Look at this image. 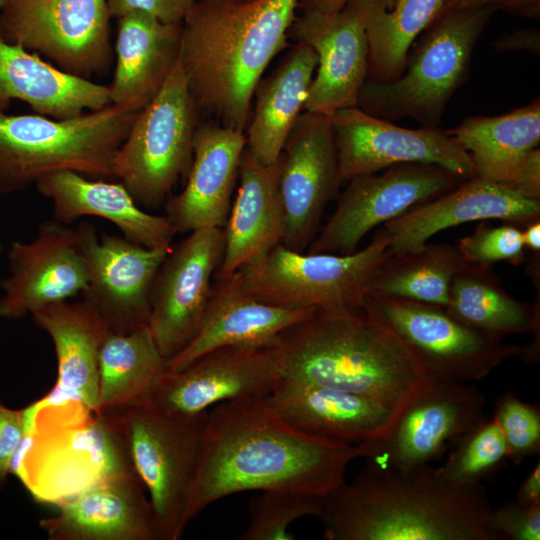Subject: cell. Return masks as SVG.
Returning a JSON list of instances; mask_svg holds the SVG:
<instances>
[{"instance_id": "6da1fadb", "label": "cell", "mask_w": 540, "mask_h": 540, "mask_svg": "<svg viewBox=\"0 0 540 540\" xmlns=\"http://www.w3.org/2000/svg\"><path fill=\"white\" fill-rule=\"evenodd\" d=\"M264 399L219 403L204 417L183 525L213 502L251 490L284 489L324 497L344 482L357 446L304 433Z\"/></svg>"}, {"instance_id": "7a4b0ae2", "label": "cell", "mask_w": 540, "mask_h": 540, "mask_svg": "<svg viewBox=\"0 0 540 540\" xmlns=\"http://www.w3.org/2000/svg\"><path fill=\"white\" fill-rule=\"evenodd\" d=\"M300 0H196L181 25L179 60L200 120L245 132L253 95L288 46Z\"/></svg>"}, {"instance_id": "3957f363", "label": "cell", "mask_w": 540, "mask_h": 540, "mask_svg": "<svg viewBox=\"0 0 540 540\" xmlns=\"http://www.w3.org/2000/svg\"><path fill=\"white\" fill-rule=\"evenodd\" d=\"M484 484L457 486L429 464L409 469L366 464L351 483L322 497L327 540H488Z\"/></svg>"}, {"instance_id": "277c9868", "label": "cell", "mask_w": 540, "mask_h": 540, "mask_svg": "<svg viewBox=\"0 0 540 540\" xmlns=\"http://www.w3.org/2000/svg\"><path fill=\"white\" fill-rule=\"evenodd\" d=\"M282 379L349 392L401 410L435 378L418 354L362 307L317 310L275 340Z\"/></svg>"}, {"instance_id": "5b68a950", "label": "cell", "mask_w": 540, "mask_h": 540, "mask_svg": "<svg viewBox=\"0 0 540 540\" xmlns=\"http://www.w3.org/2000/svg\"><path fill=\"white\" fill-rule=\"evenodd\" d=\"M495 11L494 6L442 11L412 44L400 76L366 80L358 107L388 121L411 118L438 127L468 77L473 50Z\"/></svg>"}, {"instance_id": "8992f818", "label": "cell", "mask_w": 540, "mask_h": 540, "mask_svg": "<svg viewBox=\"0 0 540 540\" xmlns=\"http://www.w3.org/2000/svg\"><path fill=\"white\" fill-rule=\"evenodd\" d=\"M135 115L113 104L60 120L0 109V192L28 189L58 170L113 177V158Z\"/></svg>"}, {"instance_id": "52a82bcc", "label": "cell", "mask_w": 540, "mask_h": 540, "mask_svg": "<svg viewBox=\"0 0 540 540\" xmlns=\"http://www.w3.org/2000/svg\"><path fill=\"white\" fill-rule=\"evenodd\" d=\"M391 255L381 226L371 241L350 254L296 252L278 244L236 272L258 300L289 308L333 311L361 308L368 286Z\"/></svg>"}, {"instance_id": "ba28073f", "label": "cell", "mask_w": 540, "mask_h": 540, "mask_svg": "<svg viewBox=\"0 0 540 540\" xmlns=\"http://www.w3.org/2000/svg\"><path fill=\"white\" fill-rule=\"evenodd\" d=\"M199 121L178 58L157 95L136 113L113 158V177L141 208H158L187 177Z\"/></svg>"}, {"instance_id": "9c48e42d", "label": "cell", "mask_w": 540, "mask_h": 540, "mask_svg": "<svg viewBox=\"0 0 540 540\" xmlns=\"http://www.w3.org/2000/svg\"><path fill=\"white\" fill-rule=\"evenodd\" d=\"M109 413L125 441L153 510L158 540H178L195 471L205 414L177 418L145 400Z\"/></svg>"}, {"instance_id": "30bf717a", "label": "cell", "mask_w": 540, "mask_h": 540, "mask_svg": "<svg viewBox=\"0 0 540 540\" xmlns=\"http://www.w3.org/2000/svg\"><path fill=\"white\" fill-rule=\"evenodd\" d=\"M362 308L395 331L437 380L478 381L522 352L471 329L441 306L367 293Z\"/></svg>"}, {"instance_id": "8fae6325", "label": "cell", "mask_w": 540, "mask_h": 540, "mask_svg": "<svg viewBox=\"0 0 540 540\" xmlns=\"http://www.w3.org/2000/svg\"><path fill=\"white\" fill-rule=\"evenodd\" d=\"M1 8L6 38L59 69L90 79L109 67L107 0H10Z\"/></svg>"}, {"instance_id": "7c38bea8", "label": "cell", "mask_w": 540, "mask_h": 540, "mask_svg": "<svg viewBox=\"0 0 540 540\" xmlns=\"http://www.w3.org/2000/svg\"><path fill=\"white\" fill-rule=\"evenodd\" d=\"M350 179L308 253L350 254L371 230L437 198L464 179L433 164L404 163Z\"/></svg>"}, {"instance_id": "4fadbf2b", "label": "cell", "mask_w": 540, "mask_h": 540, "mask_svg": "<svg viewBox=\"0 0 540 540\" xmlns=\"http://www.w3.org/2000/svg\"><path fill=\"white\" fill-rule=\"evenodd\" d=\"M486 398L474 385L434 379L398 413L381 437L358 445L366 464L409 469L437 460L482 416Z\"/></svg>"}, {"instance_id": "5bb4252c", "label": "cell", "mask_w": 540, "mask_h": 540, "mask_svg": "<svg viewBox=\"0 0 540 540\" xmlns=\"http://www.w3.org/2000/svg\"><path fill=\"white\" fill-rule=\"evenodd\" d=\"M275 340L212 350L165 372L143 400L166 415L194 418L219 403L264 399L282 380Z\"/></svg>"}, {"instance_id": "9a60e30c", "label": "cell", "mask_w": 540, "mask_h": 540, "mask_svg": "<svg viewBox=\"0 0 540 540\" xmlns=\"http://www.w3.org/2000/svg\"><path fill=\"white\" fill-rule=\"evenodd\" d=\"M224 246L223 228L198 229L172 245L161 263L152 285L148 326L166 361L197 335Z\"/></svg>"}, {"instance_id": "2e32d148", "label": "cell", "mask_w": 540, "mask_h": 540, "mask_svg": "<svg viewBox=\"0 0 540 540\" xmlns=\"http://www.w3.org/2000/svg\"><path fill=\"white\" fill-rule=\"evenodd\" d=\"M330 118L341 182L404 163L438 165L464 180L476 176L470 155L439 127H399L358 106Z\"/></svg>"}, {"instance_id": "e0dca14e", "label": "cell", "mask_w": 540, "mask_h": 540, "mask_svg": "<svg viewBox=\"0 0 540 540\" xmlns=\"http://www.w3.org/2000/svg\"><path fill=\"white\" fill-rule=\"evenodd\" d=\"M75 233L88 268L83 300L111 333L127 334L148 325L152 285L172 245L148 248L124 236L99 238L89 222L80 223Z\"/></svg>"}, {"instance_id": "ac0fdd59", "label": "cell", "mask_w": 540, "mask_h": 540, "mask_svg": "<svg viewBox=\"0 0 540 540\" xmlns=\"http://www.w3.org/2000/svg\"><path fill=\"white\" fill-rule=\"evenodd\" d=\"M280 193L285 214L281 244L304 252L319 232L326 206L341 180L331 118L302 112L280 154Z\"/></svg>"}, {"instance_id": "d6986e66", "label": "cell", "mask_w": 540, "mask_h": 540, "mask_svg": "<svg viewBox=\"0 0 540 540\" xmlns=\"http://www.w3.org/2000/svg\"><path fill=\"white\" fill-rule=\"evenodd\" d=\"M8 274L0 282V317L18 320L45 306L67 301L88 284V268L75 229L43 221L30 242L14 241Z\"/></svg>"}, {"instance_id": "ffe728a7", "label": "cell", "mask_w": 540, "mask_h": 540, "mask_svg": "<svg viewBox=\"0 0 540 540\" xmlns=\"http://www.w3.org/2000/svg\"><path fill=\"white\" fill-rule=\"evenodd\" d=\"M295 42L316 54L305 111L332 115L358 106V96L369 74V44L362 16L349 1L337 12L304 9L289 30Z\"/></svg>"}, {"instance_id": "44dd1931", "label": "cell", "mask_w": 540, "mask_h": 540, "mask_svg": "<svg viewBox=\"0 0 540 540\" xmlns=\"http://www.w3.org/2000/svg\"><path fill=\"white\" fill-rule=\"evenodd\" d=\"M446 132L470 155L476 176L540 200V100L500 116H474Z\"/></svg>"}, {"instance_id": "7402d4cb", "label": "cell", "mask_w": 540, "mask_h": 540, "mask_svg": "<svg viewBox=\"0 0 540 540\" xmlns=\"http://www.w3.org/2000/svg\"><path fill=\"white\" fill-rule=\"evenodd\" d=\"M245 147L244 132L199 121L185 187L165 202V216L176 233L224 228Z\"/></svg>"}, {"instance_id": "603a6c76", "label": "cell", "mask_w": 540, "mask_h": 540, "mask_svg": "<svg viewBox=\"0 0 540 540\" xmlns=\"http://www.w3.org/2000/svg\"><path fill=\"white\" fill-rule=\"evenodd\" d=\"M490 219L524 227L540 219V200L475 176L382 227L390 236L391 254H399L421 248L445 229Z\"/></svg>"}, {"instance_id": "cb8c5ba5", "label": "cell", "mask_w": 540, "mask_h": 540, "mask_svg": "<svg viewBox=\"0 0 540 540\" xmlns=\"http://www.w3.org/2000/svg\"><path fill=\"white\" fill-rule=\"evenodd\" d=\"M55 505L57 513L40 521L49 540H158L137 476L95 483Z\"/></svg>"}, {"instance_id": "d4e9b609", "label": "cell", "mask_w": 540, "mask_h": 540, "mask_svg": "<svg viewBox=\"0 0 540 540\" xmlns=\"http://www.w3.org/2000/svg\"><path fill=\"white\" fill-rule=\"evenodd\" d=\"M316 311L315 308H289L262 302L244 289L237 272L216 278L197 335L166 362V372H177L221 347L273 342L283 331Z\"/></svg>"}, {"instance_id": "484cf974", "label": "cell", "mask_w": 540, "mask_h": 540, "mask_svg": "<svg viewBox=\"0 0 540 540\" xmlns=\"http://www.w3.org/2000/svg\"><path fill=\"white\" fill-rule=\"evenodd\" d=\"M265 401L304 433L357 446L384 435L400 412L368 397L288 379Z\"/></svg>"}, {"instance_id": "4316f807", "label": "cell", "mask_w": 540, "mask_h": 540, "mask_svg": "<svg viewBox=\"0 0 540 540\" xmlns=\"http://www.w3.org/2000/svg\"><path fill=\"white\" fill-rule=\"evenodd\" d=\"M281 157L259 163L244 149L239 164V187L224 226L225 246L215 278L236 272L250 260L281 244L285 214L280 193Z\"/></svg>"}, {"instance_id": "83f0119b", "label": "cell", "mask_w": 540, "mask_h": 540, "mask_svg": "<svg viewBox=\"0 0 540 540\" xmlns=\"http://www.w3.org/2000/svg\"><path fill=\"white\" fill-rule=\"evenodd\" d=\"M52 202L53 219L71 224L82 216H96L116 225L123 236L139 245H171L176 234L166 216L144 211L120 183L94 181L72 170L51 172L35 184Z\"/></svg>"}, {"instance_id": "f1b7e54d", "label": "cell", "mask_w": 540, "mask_h": 540, "mask_svg": "<svg viewBox=\"0 0 540 540\" xmlns=\"http://www.w3.org/2000/svg\"><path fill=\"white\" fill-rule=\"evenodd\" d=\"M40 115L68 119L111 104L109 87L67 73L8 40L0 26V109L10 100Z\"/></svg>"}, {"instance_id": "f546056e", "label": "cell", "mask_w": 540, "mask_h": 540, "mask_svg": "<svg viewBox=\"0 0 540 540\" xmlns=\"http://www.w3.org/2000/svg\"><path fill=\"white\" fill-rule=\"evenodd\" d=\"M117 19L116 64L108 85L110 101L137 113L157 95L176 64L182 24L163 23L143 12Z\"/></svg>"}, {"instance_id": "4dcf8cb0", "label": "cell", "mask_w": 540, "mask_h": 540, "mask_svg": "<svg viewBox=\"0 0 540 540\" xmlns=\"http://www.w3.org/2000/svg\"><path fill=\"white\" fill-rule=\"evenodd\" d=\"M31 317L51 338L57 358L56 385L46 398L76 401L95 412L98 360L109 332L98 312L86 301H62L40 308Z\"/></svg>"}, {"instance_id": "1f68e13d", "label": "cell", "mask_w": 540, "mask_h": 540, "mask_svg": "<svg viewBox=\"0 0 540 540\" xmlns=\"http://www.w3.org/2000/svg\"><path fill=\"white\" fill-rule=\"evenodd\" d=\"M317 66L315 52L295 42L255 89L254 109L244 132L246 149L261 164L276 162L295 121L305 108Z\"/></svg>"}, {"instance_id": "d6a6232c", "label": "cell", "mask_w": 540, "mask_h": 540, "mask_svg": "<svg viewBox=\"0 0 540 540\" xmlns=\"http://www.w3.org/2000/svg\"><path fill=\"white\" fill-rule=\"evenodd\" d=\"M445 310L471 329L503 341L511 334L532 333L534 339L522 347L527 363L539 360L540 302L525 303L509 295L492 266L465 263L455 274Z\"/></svg>"}, {"instance_id": "836d02e7", "label": "cell", "mask_w": 540, "mask_h": 540, "mask_svg": "<svg viewBox=\"0 0 540 540\" xmlns=\"http://www.w3.org/2000/svg\"><path fill=\"white\" fill-rule=\"evenodd\" d=\"M365 24L369 79L386 82L401 75L415 40L442 13L446 0H350Z\"/></svg>"}, {"instance_id": "e575fe53", "label": "cell", "mask_w": 540, "mask_h": 540, "mask_svg": "<svg viewBox=\"0 0 540 540\" xmlns=\"http://www.w3.org/2000/svg\"><path fill=\"white\" fill-rule=\"evenodd\" d=\"M148 325L127 334L108 332L99 351L94 413L109 412L145 398L166 372Z\"/></svg>"}, {"instance_id": "d590c367", "label": "cell", "mask_w": 540, "mask_h": 540, "mask_svg": "<svg viewBox=\"0 0 540 540\" xmlns=\"http://www.w3.org/2000/svg\"><path fill=\"white\" fill-rule=\"evenodd\" d=\"M465 263L456 245L426 243L413 251L391 254L374 274L367 293L445 307L453 277Z\"/></svg>"}, {"instance_id": "8d00e7d4", "label": "cell", "mask_w": 540, "mask_h": 540, "mask_svg": "<svg viewBox=\"0 0 540 540\" xmlns=\"http://www.w3.org/2000/svg\"><path fill=\"white\" fill-rule=\"evenodd\" d=\"M509 461L505 438L493 416H482L458 440L436 469L444 482L474 486L494 476Z\"/></svg>"}, {"instance_id": "74e56055", "label": "cell", "mask_w": 540, "mask_h": 540, "mask_svg": "<svg viewBox=\"0 0 540 540\" xmlns=\"http://www.w3.org/2000/svg\"><path fill=\"white\" fill-rule=\"evenodd\" d=\"M322 497L284 489L262 490L248 502L249 524L238 540H293L290 524L305 516L319 517Z\"/></svg>"}, {"instance_id": "f35d334b", "label": "cell", "mask_w": 540, "mask_h": 540, "mask_svg": "<svg viewBox=\"0 0 540 540\" xmlns=\"http://www.w3.org/2000/svg\"><path fill=\"white\" fill-rule=\"evenodd\" d=\"M494 419L507 443L509 461L519 465L540 451L539 407L523 401L516 393H503L495 401Z\"/></svg>"}, {"instance_id": "ab89813d", "label": "cell", "mask_w": 540, "mask_h": 540, "mask_svg": "<svg viewBox=\"0 0 540 540\" xmlns=\"http://www.w3.org/2000/svg\"><path fill=\"white\" fill-rule=\"evenodd\" d=\"M480 221L473 233L460 238L457 248L466 263L493 266L507 262L518 266L526 260L522 228L516 224L504 223L490 226Z\"/></svg>"}, {"instance_id": "60d3db41", "label": "cell", "mask_w": 540, "mask_h": 540, "mask_svg": "<svg viewBox=\"0 0 540 540\" xmlns=\"http://www.w3.org/2000/svg\"><path fill=\"white\" fill-rule=\"evenodd\" d=\"M484 529L488 540H539L540 504L527 505L514 499L491 508Z\"/></svg>"}, {"instance_id": "b9f144b4", "label": "cell", "mask_w": 540, "mask_h": 540, "mask_svg": "<svg viewBox=\"0 0 540 540\" xmlns=\"http://www.w3.org/2000/svg\"><path fill=\"white\" fill-rule=\"evenodd\" d=\"M26 434V409H12L0 402V489L13 467Z\"/></svg>"}, {"instance_id": "7bdbcfd3", "label": "cell", "mask_w": 540, "mask_h": 540, "mask_svg": "<svg viewBox=\"0 0 540 540\" xmlns=\"http://www.w3.org/2000/svg\"><path fill=\"white\" fill-rule=\"evenodd\" d=\"M196 0H107L111 18L143 12L167 24H182Z\"/></svg>"}, {"instance_id": "ee69618b", "label": "cell", "mask_w": 540, "mask_h": 540, "mask_svg": "<svg viewBox=\"0 0 540 540\" xmlns=\"http://www.w3.org/2000/svg\"><path fill=\"white\" fill-rule=\"evenodd\" d=\"M494 6L497 10L533 20L540 19V0H446L444 10Z\"/></svg>"}, {"instance_id": "f6af8a7d", "label": "cell", "mask_w": 540, "mask_h": 540, "mask_svg": "<svg viewBox=\"0 0 540 540\" xmlns=\"http://www.w3.org/2000/svg\"><path fill=\"white\" fill-rule=\"evenodd\" d=\"M494 47L497 51H527L538 56L540 32L537 29H517L499 38Z\"/></svg>"}, {"instance_id": "bcb514c9", "label": "cell", "mask_w": 540, "mask_h": 540, "mask_svg": "<svg viewBox=\"0 0 540 540\" xmlns=\"http://www.w3.org/2000/svg\"><path fill=\"white\" fill-rule=\"evenodd\" d=\"M515 500L527 504H540V461L538 460L516 491Z\"/></svg>"}, {"instance_id": "7dc6e473", "label": "cell", "mask_w": 540, "mask_h": 540, "mask_svg": "<svg viewBox=\"0 0 540 540\" xmlns=\"http://www.w3.org/2000/svg\"><path fill=\"white\" fill-rule=\"evenodd\" d=\"M525 249L530 253L540 252V219L528 223L522 228Z\"/></svg>"}, {"instance_id": "c3c4849f", "label": "cell", "mask_w": 540, "mask_h": 540, "mask_svg": "<svg viewBox=\"0 0 540 540\" xmlns=\"http://www.w3.org/2000/svg\"><path fill=\"white\" fill-rule=\"evenodd\" d=\"M350 0H302L304 9L321 12H337L343 9Z\"/></svg>"}, {"instance_id": "681fc988", "label": "cell", "mask_w": 540, "mask_h": 540, "mask_svg": "<svg viewBox=\"0 0 540 540\" xmlns=\"http://www.w3.org/2000/svg\"><path fill=\"white\" fill-rule=\"evenodd\" d=\"M10 0H0V8L2 6H4L7 2H9Z\"/></svg>"}]
</instances>
